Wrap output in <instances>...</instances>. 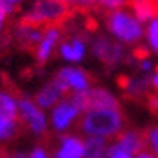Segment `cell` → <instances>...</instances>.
Here are the masks:
<instances>
[{"label":"cell","instance_id":"obj_14","mask_svg":"<svg viewBox=\"0 0 158 158\" xmlns=\"http://www.w3.org/2000/svg\"><path fill=\"white\" fill-rule=\"evenodd\" d=\"M107 139L89 135L84 140V158H103L107 153Z\"/></svg>","mask_w":158,"mask_h":158},{"label":"cell","instance_id":"obj_17","mask_svg":"<svg viewBox=\"0 0 158 158\" xmlns=\"http://www.w3.org/2000/svg\"><path fill=\"white\" fill-rule=\"evenodd\" d=\"M0 112L13 121H22L18 115V105H16L15 98L7 93H0Z\"/></svg>","mask_w":158,"mask_h":158},{"label":"cell","instance_id":"obj_2","mask_svg":"<svg viewBox=\"0 0 158 158\" xmlns=\"http://www.w3.org/2000/svg\"><path fill=\"white\" fill-rule=\"evenodd\" d=\"M107 27L110 36L121 44H135L144 37V23L128 9H114L108 13Z\"/></svg>","mask_w":158,"mask_h":158},{"label":"cell","instance_id":"obj_3","mask_svg":"<svg viewBox=\"0 0 158 158\" xmlns=\"http://www.w3.org/2000/svg\"><path fill=\"white\" fill-rule=\"evenodd\" d=\"M69 15V6L62 0H37L29 15L22 18V25L25 27H55L59 22L66 20Z\"/></svg>","mask_w":158,"mask_h":158},{"label":"cell","instance_id":"obj_11","mask_svg":"<svg viewBox=\"0 0 158 158\" xmlns=\"http://www.w3.org/2000/svg\"><path fill=\"white\" fill-rule=\"evenodd\" d=\"M59 52H60V57L64 60H68V62H80L85 57L87 44L82 37H71L69 41L60 44Z\"/></svg>","mask_w":158,"mask_h":158},{"label":"cell","instance_id":"obj_27","mask_svg":"<svg viewBox=\"0 0 158 158\" xmlns=\"http://www.w3.org/2000/svg\"><path fill=\"white\" fill-rule=\"evenodd\" d=\"M135 158H156L151 151H146V149H142L140 153H137V156Z\"/></svg>","mask_w":158,"mask_h":158},{"label":"cell","instance_id":"obj_12","mask_svg":"<svg viewBox=\"0 0 158 158\" xmlns=\"http://www.w3.org/2000/svg\"><path fill=\"white\" fill-rule=\"evenodd\" d=\"M115 144L121 148V149L128 151L130 155H137L144 149L146 146V139L144 135H140L139 131H133V130H126V131H121L117 135V140Z\"/></svg>","mask_w":158,"mask_h":158},{"label":"cell","instance_id":"obj_13","mask_svg":"<svg viewBox=\"0 0 158 158\" xmlns=\"http://www.w3.org/2000/svg\"><path fill=\"white\" fill-rule=\"evenodd\" d=\"M57 158H84V140L75 135H64L60 139Z\"/></svg>","mask_w":158,"mask_h":158},{"label":"cell","instance_id":"obj_28","mask_svg":"<svg viewBox=\"0 0 158 158\" xmlns=\"http://www.w3.org/2000/svg\"><path fill=\"white\" fill-rule=\"evenodd\" d=\"M30 158H46V155H44L43 149H36L34 153H32V156Z\"/></svg>","mask_w":158,"mask_h":158},{"label":"cell","instance_id":"obj_6","mask_svg":"<svg viewBox=\"0 0 158 158\" xmlns=\"http://www.w3.org/2000/svg\"><path fill=\"white\" fill-rule=\"evenodd\" d=\"M82 114L78 108L73 105L69 98H64L57 103V107L53 108V114H52V124L57 131H64L66 128H69L73 124V121Z\"/></svg>","mask_w":158,"mask_h":158},{"label":"cell","instance_id":"obj_18","mask_svg":"<svg viewBox=\"0 0 158 158\" xmlns=\"http://www.w3.org/2000/svg\"><path fill=\"white\" fill-rule=\"evenodd\" d=\"M124 91L130 94V96H142L146 91H148V87H149V77L146 78H128L124 82Z\"/></svg>","mask_w":158,"mask_h":158},{"label":"cell","instance_id":"obj_16","mask_svg":"<svg viewBox=\"0 0 158 158\" xmlns=\"http://www.w3.org/2000/svg\"><path fill=\"white\" fill-rule=\"evenodd\" d=\"M144 39L148 43L149 52L158 55V15L144 25Z\"/></svg>","mask_w":158,"mask_h":158},{"label":"cell","instance_id":"obj_20","mask_svg":"<svg viewBox=\"0 0 158 158\" xmlns=\"http://www.w3.org/2000/svg\"><path fill=\"white\" fill-rule=\"evenodd\" d=\"M146 144L151 148V153L158 158V126H155V128H151L149 131H148Z\"/></svg>","mask_w":158,"mask_h":158},{"label":"cell","instance_id":"obj_30","mask_svg":"<svg viewBox=\"0 0 158 158\" xmlns=\"http://www.w3.org/2000/svg\"><path fill=\"white\" fill-rule=\"evenodd\" d=\"M9 2H20V0H9Z\"/></svg>","mask_w":158,"mask_h":158},{"label":"cell","instance_id":"obj_1","mask_svg":"<svg viewBox=\"0 0 158 158\" xmlns=\"http://www.w3.org/2000/svg\"><path fill=\"white\" fill-rule=\"evenodd\" d=\"M124 128V115L117 108H91L84 112L80 130L91 137H117Z\"/></svg>","mask_w":158,"mask_h":158},{"label":"cell","instance_id":"obj_24","mask_svg":"<svg viewBox=\"0 0 158 158\" xmlns=\"http://www.w3.org/2000/svg\"><path fill=\"white\" fill-rule=\"evenodd\" d=\"M64 4H68L69 7H77V9H85V7H91L93 2L91 0H62Z\"/></svg>","mask_w":158,"mask_h":158},{"label":"cell","instance_id":"obj_10","mask_svg":"<svg viewBox=\"0 0 158 158\" xmlns=\"http://www.w3.org/2000/svg\"><path fill=\"white\" fill-rule=\"evenodd\" d=\"M59 39H60V30L57 27H46V30H44L43 36H41V41L37 43L36 57L39 62H46L48 60V57L52 55L53 48L57 46Z\"/></svg>","mask_w":158,"mask_h":158},{"label":"cell","instance_id":"obj_21","mask_svg":"<svg viewBox=\"0 0 158 158\" xmlns=\"http://www.w3.org/2000/svg\"><path fill=\"white\" fill-rule=\"evenodd\" d=\"M105 156H107V158H131L133 155H130L128 151L121 149L117 144H112V146H108V148H107Z\"/></svg>","mask_w":158,"mask_h":158},{"label":"cell","instance_id":"obj_7","mask_svg":"<svg viewBox=\"0 0 158 158\" xmlns=\"http://www.w3.org/2000/svg\"><path fill=\"white\" fill-rule=\"evenodd\" d=\"M84 98H85V110L91 108H117L119 101L114 94L103 89V87H89L84 91Z\"/></svg>","mask_w":158,"mask_h":158},{"label":"cell","instance_id":"obj_26","mask_svg":"<svg viewBox=\"0 0 158 158\" xmlns=\"http://www.w3.org/2000/svg\"><path fill=\"white\" fill-rule=\"evenodd\" d=\"M149 87L155 89V91H158V68L153 69V73L149 75Z\"/></svg>","mask_w":158,"mask_h":158},{"label":"cell","instance_id":"obj_15","mask_svg":"<svg viewBox=\"0 0 158 158\" xmlns=\"http://www.w3.org/2000/svg\"><path fill=\"white\" fill-rule=\"evenodd\" d=\"M131 13L137 16L139 22L146 25L151 18L156 16V7L151 0H131Z\"/></svg>","mask_w":158,"mask_h":158},{"label":"cell","instance_id":"obj_25","mask_svg":"<svg viewBox=\"0 0 158 158\" xmlns=\"http://www.w3.org/2000/svg\"><path fill=\"white\" fill-rule=\"evenodd\" d=\"M9 11H11L9 0H0V29H2V23H4V20H6V16H7Z\"/></svg>","mask_w":158,"mask_h":158},{"label":"cell","instance_id":"obj_23","mask_svg":"<svg viewBox=\"0 0 158 158\" xmlns=\"http://www.w3.org/2000/svg\"><path fill=\"white\" fill-rule=\"evenodd\" d=\"M139 69H140L144 75H151L153 69H155V64H153V60H151V59L142 57L140 60H139Z\"/></svg>","mask_w":158,"mask_h":158},{"label":"cell","instance_id":"obj_8","mask_svg":"<svg viewBox=\"0 0 158 158\" xmlns=\"http://www.w3.org/2000/svg\"><path fill=\"white\" fill-rule=\"evenodd\" d=\"M18 107L22 112L20 119L23 123H27L32 131L43 133L46 130V119H44V114L39 110V107H36V103H32L30 100H20Z\"/></svg>","mask_w":158,"mask_h":158},{"label":"cell","instance_id":"obj_9","mask_svg":"<svg viewBox=\"0 0 158 158\" xmlns=\"http://www.w3.org/2000/svg\"><path fill=\"white\" fill-rule=\"evenodd\" d=\"M64 96H66V91L60 87V84H59L57 80L53 78L50 84H46V85L37 93L36 103L41 108H50V107H55Z\"/></svg>","mask_w":158,"mask_h":158},{"label":"cell","instance_id":"obj_5","mask_svg":"<svg viewBox=\"0 0 158 158\" xmlns=\"http://www.w3.org/2000/svg\"><path fill=\"white\" fill-rule=\"evenodd\" d=\"M60 87L68 93H82V91H87L91 87V78L87 71L80 69V68H62L60 71L57 73L55 77Z\"/></svg>","mask_w":158,"mask_h":158},{"label":"cell","instance_id":"obj_29","mask_svg":"<svg viewBox=\"0 0 158 158\" xmlns=\"http://www.w3.org/2000/svg\"><path fill=\"white\" fill-rule=\"evenodd\" d=\"M0 158H4V153H2V151H0Z\"/></svg>","mask_w":158,"mask_h":158},{"label":"cell","instance_id":"obj_19","mask_svg":"<svg viewBox=\"0 0 158 158\" xmlns=\"http://www.w3.org/2000/svg\"><path fill=\"white\" fill-rule=\"evenodd\" d=\"M18 123L20 121H13L0 112V139H11L15 137V133L18 131Z\"/></svg>","mask_w":158,"mask_h":158},{"label":"cell","instance_id":"obj_22","mask_svg":"<svg viewBox=\"0 0 158 158\" xmlns=\"http://www.w3.org/2000/svg\"><path fill=\"white\" fill-rule=\"evenodd\" d=\"M93 4H98L101 7L108 9V11H114V9H121L124 7V4H126V0H91Z\"/></svg>","mask_w":158,"mask_h":158},{"label":"cell","instance_id":"obj_4","mask_svg":"<svg viewBox=\"0 0 158 158\" xmlns=\"http://www.w3.org/2000/svg\"><path fill=\"white\" fill-rule=\"evenodd\" d=\"M93 53L94 57L101 60L105 66H117L124 59V48L115 39L100 36L93 41Z\"/></svg>","mask_w":158,"mask_h":158}]
</instances>
